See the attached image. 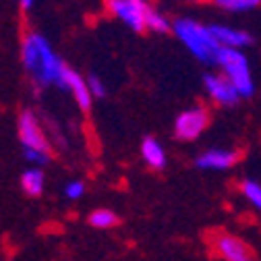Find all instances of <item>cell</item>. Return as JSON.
<instances>
[{
	"label": "cell",
	"instance_id": "6",
	"mask_svg": "<svg viewBox=\"0 0 261 261\" xmlns=\"http://www.w3.org/2000/svg\"><path fill=\"white\" fill-rule=\"evenodd\" d=\"M19 139L23 149H38V151H50L48 139L40 126V120L31 110L21 112L19 116Z\"/></svg>",
	"mask_w": 261,
	"mask_h": 261
},
{
	"label": "cell",
	"instance_id": "9",
	"mask_svg": "<svg viewBox=\"0 0 261 261\" xmlns=\"http://www.w3.org/2000/svg\"><path fill=\"white\" fill-rule=\"evenodd\" d=\"M241 151H226V149H207L197 158V164L203 170H226L234 166L241 160Z\"/></svg>",
	"mask_w": 261,
	"mask_h": 261
},
{
	"label": "cell",
	"instance_id": "2",
	"mask_svg": "<svg viewBox=\"0 0 261 261\" xmlns=\"http://www.w3.org/2000/svg\"><path fill=\"white\" fill-rule=\"evenodd\" d=\"M174 34L176 38L189 48V52L199 58L205 64H216L218 62V52H220V42L212 34V29L193 21V19H178L174 23Z\"/></svg>",
	"mask_w": 261,
	"mask_h": 261
},
{
	"label": "cell",
	"instance_id": "4",
	"mask_svg": "<svg viewBox=\"0 0 261 261\" xmlns=\"http://www.w3.org/2000/svg\"><path fill=\"white\" fill-rule=\"evenodd\" d=\"M210 245L216 251V255L222 257L224 261H259L255 251L243 239L222 230H216L210 234Z\"/></svg>",
	"mask_w": 261,
	"mask_h": 261
},
{
	"label": "cell",
	"instance_id": "20",
	"mask_svg": "<svg viewBox=\"0 0 261 261\" xmlns=\"http://www.w3.org/2000/svg\"><path fill=\"white\" fill-rule=\"evenodd\" d=\"M87 85H89L91 95H95V97H104V95H106V87H104V83L97 79L95 75H91V77L87 79Z\"/></svg>",
	"mask_w": 261,
	"mask_h": 261
},
{
	"label": "cell",
	"instance_id": "8",
	"mask_svg": "<svg viewBox=\"0 0 261 261\" xmlns=\"http://www.w3.org/2000/svg\"><path fill=\"white\" fill-rule=\"evenodd\" d=\"M205 89L210 97L220 106H234L239 102V89L226 75H207L205 77Z\"/></svg>",
	"mask_w": 261,
	"mask_h": 261
},
{
	"label": "cell",
	"instance_id": "13",
	"mask_svg": "<svg viewBox=\"0 0 261 261\" xmlns=\"http://www.w3.org/2000/svg\"><path fill=\"white\" fill-rule=\"evenodd\" d=\"M21 189L29 197H38L44 191V172L40 168H29L21 174Z\"/></svg>",
	"mask_w": 261,
	"mask_h": 261
},
{
	"label": "cell",
	"instance_id": "11",
	"mask_svg": "<svg viewBox=\"0 0 261 261\" xmlns=\"http://www.w3.org/2000/svg\"><path fill=\"white\" fill-rule=\"evenodd\" d=\"M67 87H69V91L75 95V100H77V104H79V108L81 110H89L91 108V91H89V85L85 83V79H81L75 71H71L69 69V75H67Z\"/></svg>",
	"mask_w": 261,
	"mask_h": 261
},
{
	"label": "cell",
	"instance_id": "14",
	"mask_svg": "<svg viewBox=\"0 0 261 261\" xmlns=\"http://www.w3.org/2000/svg\"><path fill=\"white\" fill-rule=\"evenodd\" d=\"M87 220L93 228H100V230H106V228H112L118 224V216L112 210H93Z\"/></svg>",
	"mask_w": 261,
	"mask_h": 261
},
{
	"label": "cell",
	"instance_id": "17",
	"mask_svg": "<svg viewBox=\"0 0 261 261\" xmlns=\"http://www.w3.org/2000/svg\"><path fill=\"white\" fill-rule=\"evenodd\" d=\"M241 189H243V195L245 197L261 212V185L259 182H255V180H245L243 185H241Z\"/></svg>",
	"mask_w": 261,
	"mask_h": 261
},
{
	"label": "cell",
	"instance_id": "10",
	"mask_svg": "<svg viewBox=\"0 0 261 261\" xmlns=\"http://www.w3.org/2000/svg\"><path fill=\"white\" fill-rule=\"evenodd\" d=\"M212 34L216 36V40L220 42V46L224 48H245L251 44V34H247L245 29H234L228 25H212Z\"/></svg>",
	"mask_w": 261,
	"mask_h": 261
},
{
	"label": "cell",
	"instance_id": "18",
	"mask_svg": "<svg viewBox=\"0 0 261 261\" xmlns=\"http://www.w3.org/2000/svg\"><path fill=\"white\" fill-rule=\"evenodd\" d=\"M23 155L27 162H31V164L38 166H44L50 162V151H38V149H23Z\"/></svg>",
	"mask_w": 261,
	"mask_h": 261
},
{
	"label": "cell",
	"instance_id": "21",
	"mask_svg": "<svg viewBox=\"0 0 261 261\" xmlns=\"http://www.w3.org/2000/svg\"><path fill=\"white\" fill-rule=\"evenodd\" d=\"M21 3H23V7H25V9H29V7H31V3H34V0H21Z\"/></svg>",
	"mask_w": 261,
	"mask_h": 261
},
{
	"label": "cell",
	"instance_id": "16",
	"mask_svg": "<svg viewBox=\"0 0 261 261\" xmlns=\"http://www.w3.org/2000/svg\"><path fill=\"white\" fill-rule=\"evenodd\" d=\"M216 7L230 11V13H243V11H251L255 7L261 5V0H214Z\"/></svg>",
	"mask_w": 261,
	"mask_h": 261
},
{
	"label": "cell",
	"instance_id": "3",
	"mask_svg": "<svg viewBox=\"0 0 261 261\" xmlns=\"http://www.w3.org/2000/svg\"><path fill=\"white\" fill-rule=\"evenodd\" d=\"M224 71V75L234 83V87L239 89L241 97H251L255 91L253 79H251V71H249V62L247 56L237 50V48H220L218 52V62Z\"/></svg>",
	"mask_w": 261,
	"mask_h": 261
},
{
	"label": "cell",
	"instance_id": "1",
	"mask_svg": "<svg viewBox=\"0 0 261 261\" xmlns=\"http://www.w3.org/2000/svg\"><path fill=\"white\" fill-rule=\"evenodd\" d=\"M23 64L25 69L31 73L38 85H56L64 91L67 87V75L69 67H64V62L52 52L50 44L38 36L29 34L23 42Z\"/></svg>",
	"mask_w": 261,
	"mask_h": 261
},
{
	"label": "cell",
	"instance_id": "7",
	"mask_svg": "<svg viewBox=\"0 0 261 261\" xmlns=\"http://www.w3.org/2000/svg\"><path fill=\"white\" fill-rule=\"evenodd\" d=\"M110 9L130 29H135V31L145 29V15L149 7L143 0H110Z\"/></svg>",
	"mask_w": 261,
	"mask_h": 261
},
{
	"label": "cell",
	"instance_id": "5",
	"mask_svg": "<svg viewBox=\"0 0 261 261\" xmlns=\"http://www.w3.org/2000/svg\"><path fill=\"white\" fill-rule=\"evenodd\" d=\"M210 124V112L203 106H195L178 114L174 120V135L180 141H193L197 139Z\"/></svg>",
	"mask_w": 261,
	"mask_h": 261
},
{
	"label": "cell",
	"instance_id": "19",
	"mask_svg": "<svg viewBox=\"0 0 261 261\" xmlns=\"http://www.w3.org/2000/svg\"><path fill=\"white\" fill-rule=\"evenodd\" d=\"M83 193H85V185L81 180H71L67 187H64V195H67L69 199H79Z\"/></svg>",
	"mask_w": 261,
	"mask_h": 261
},
{
	"label": "cell",
	"instance_id": "12",
	"mask_svg": "<svg viewBox=\"0 0 261 261\" xmlns=\"http://www.w3.org/2000/svg\"><path fill=\"white\" fill-rule=\"evenodd\" d=\"M141 155L147 162V166L153 168V170H162L166 166V153H164V149H162V145L158 143V139H153V137L143 139Z\"/></svg>",
	"mask_w": 261,
	"mask_h": 261
},
{
	"label": "cell",
	"instance_id": "15",
	"mask_svg": "<svg viewBox=\"0 0 261 261\" xmlns=\"http://www.w3.org/2000/svg\"><path fill=\"white\" fill-rule=\"evenodd\" d=\"M145 27L151 29V31H158V34H166V31H170L168 19L151 7L147 9V15H145Z\"/></svg>",
	"mask_w": 261,
	"mask_h": 261
}]
</instances>
